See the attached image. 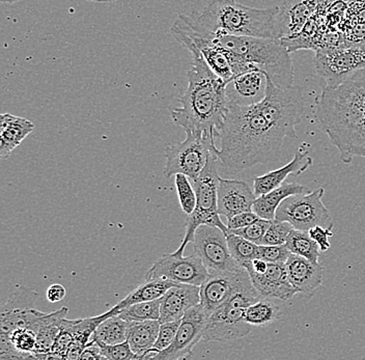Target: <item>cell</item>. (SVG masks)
Segmentation results:
<instances>
[{
	"instance_id": "6da1fadb",
	"label": "cell",
	"mask_w": 365,
	"mask_h": 360,
	"mask_svg": "<svg viewBox=\"0 0 365 360\" xmlns=\"http://www.w3.org/2000/svg\"><path fill=\"white\" fill-rule=\"evenodd\" d=\"M285 135L271 124L257 104L230 103L221 130L218 158L228 175L276 160Z\"/></svg>"
},
{
	"instance_id": "7a4b0ae2",
	"label": "cell",
	"mask_w": 365,
	"mask_h": 360,
	"mask_svg": "<svg viewBox=\"0 0 365 360\" xmlns=\"http://www.w3.org/2000/svg\"><path fill=\"white\" fill-rule=\"evenodd\" d=\"M316 106L317 123L339 150L342 163L365 158V68L339 86H323Z\"/></svg>"
},
{
	"instance_id": "3957f363",
	"label": "cell",
	"mask_w": 365,
	"mask_h": 360,
	"mask_svg": "<svg viewBox=\"0 0 365 360\" xmlns=\"http://www.w3.org/2000/svg\"><path fill=\"white\" fill-rule=\"evenodd\" d=\"M192 56L188 71V86L180 98V105L170 115L185 131L220 138L228 105L227 81L217 76L205 63L200 50L191 42L182 43Z\"/></svg>"
},
{
	"instance_id": "277c9868",
	"label": "cell",
	"mask_w": 365,
	"mask_h": 360,
	"mask_svg": "<svg viewBox=\"0 0 365 360\" xmlns=\"http://www.w3.org/2000/svg\"><path fill=\"white\" fill-rule=\"evenodd\" d=\"M278 6L257 9L235 0H210L200 12L191 13V21L214 34L255 38H278Z\"/></svg>"
},
{
	"instance_id": "5b68a950",
	"label": "cell",
	"mask_w": 365,
	"mask_h": 360,
	"mask_svg": "<svg viewBox=\"0 0 365 360\" xmlns=\"http://www.w3.org/2000/svg\"><path fill=\"white\" fill-rule=\"evenodd\" d=\"M209 34L214 43L255 69L262 71L278 88L294 86L293 61L282 38L238 36L211 31Z\"/></svg>"
},
{
	"instance_id": "8992f818",
	"label": "cell",
	"mask_w": 365,
	"mask_h": 360,
	"mask_svg": "<svg viewBox=\"0 0 365 360\" xmlns=\"http://www.w3.org/2000/svg\"><path fill=\"white\" fill-rule=\"evenodd\" d=\"M219 158L217 152H211L204 170L194 180L193 187L196 193V206L186 222V232L180 247L173 252L175 257H184L185 248L192 242L198 227L212 225L228 234L227 225L222 222L218 212V187L220 175L218 170Z\"/></svg>"
},
{
	"instance_id": "52a82bcc",
	"label": "cell",
	"mask_w": 365,
	"mask_h": 360,
	"mask_svg": "<svg viewBox=\"0 0 365 360\" xmlns=\"http://www.w3.org/2000/svg\"><path fill=\"white\" fill-rule=\"evenodd\" d=\"M261 298L251 280L244 284L207 317L202 341L228 343L247 336L251 325L245 321L246 311Z\"/></svg>"
},
{
	"instance_id": "ba28073f",
	"label": "cell",
	"mask_w": 365,
	"mask_h": 360,
	"mask_svg": "<svg viewBox=\"0 0 365 360\" xmlns=\"http://www.w3.org/2000/svg\"><path fill=\"white\" fill-rule=\"evenodd\" d=\"M264 118L284 134L285 138H296V126L304 115L302 91L294 84L289 88L276 86L268 78V88L264 100L257 103Z\"/></svg>"
},
{
	"instance_id": "9c48e42d",
	"label": "cell",
	"mask_w": 365,
	"mask_h": 360,
	"mask_svg": "<svg viewBox=\"0 0 365 360\" xmlns=\"http://www.w3.org/2000/svg\"><path fill=\"white\" fill-rule=\"evenodd\" d=\"M186 140L166 148L163 170L166 178L182 174L194 181L204 170L211 152L218 154L216 136L190 131H186Z\"/></svg>"
},
{
	"instance_id": "30bf717a",
	"label": "cell",
	"mask_w": 365,
	"mask_h": 360,
	"mask_svg": "<svg viewBox=\"0 0 365 360\" xmlns=\"http://www.w3.org/2000/svg\"><path fill=\"white\" fill-rule=\"evenodd\" d=\"M325 189L318 188L302 195L285 198L276 211L275 220L287 221L300 231H309L316 225L332 229L334 221L323 202Z\"/></svg>"
},
{
	"instance_id": "8fae6325",
	"label": "cell",
	"mask_w": 365,
	"mask_h": 360,
	"mask_svg": "<svg viewBox=\"0 0 365 360\" xmlns=\"http://www.w3.org/2000/svg\"><path fill=\"white\" fill-rule=\"evenodd\" d=\"M317 74L326 86H339L351 75L365 68V44H342L341 46L321 48L314 59Z\"/></svg>"
},
{
	"instance_id": "7c38bea8",
	"label": "cell",
	"mask_w": 365,
	"mask_h": 360,
	"mask_svg": "<svg viewBox=\"0 0 365 360\" xmlns=\"http://www.w3.org/2000/svg\"><path fill=\"white\" fill-rule=\"evenodd\" d=\"M227 234L212 225L197 227L192 241L194 252L205 264L207 271H240L242 269L232 254L227 243Z\"/></svg>"
},
{
	"instance_id": "4fadbf2b",
	"label": "cell",
	"mask_w": 365,
	"mask_h": 360,
	"mask_svg": "<svg viewBox=\"0 0 365 360\" xmlns=\"http://www.w3.org/2000/svg\"><path fill=\"white\" fill-rule=\"evenodd\" d=\"M209 274L200 257L194 252L188 257L164 254L148 269L145 280L168 279L178 284L202 286Z\"/></svg>"
},
{
	"instance_id": "5bb4252c",
	"label": "cell",
	"mask_w": 365,
	"mask_h": 360,
	"mask_svg": "<svg viewBox=\"0 0 365 360\" xmlns=\"http://www.w3.org/2000/svg\"><path fill=\"white\" fill-rule=\"evenodd\" d=\"M207 314L197 304L182 317L175 341L170 347L155 355L152 359H184L192 354L193 348L202 341Z\"/></svg>"
},
{
	"instance_id": "9a60e30c",
	"label": "cell",
	"mask_w": 365,
	"mask_h": 360,
	"mask_svg": "<svg viewBox=\"0 0 365 360\" xmlns=\"http://www.w3.org/2000/svg\"><path fill=\"white\" fill-rule=\"evenodd\" d=\"M246 269L240 271H209L207 279L200 286V304L210 316L217 307L223 304L232 294L250 282Z\"/></svg>"
},
{
	"instance_id": "2e32d148",
	"label": "cell",
	"mask_w": 365,
	"mask_h": 360,
	"mask_svg": "<svg viewBox=\"0 0 365 360\" xmlns=\"http://www.w3.org/2000/svg\"><path fill=\"white\" fill-rule=\"evenodd\" d=\"M319 0H284L278 6V38H293L303 31L319 10Z\"/></svg>"
},
{
	"instance_id": "e0dca14e",
	"label": "cell",
	"mask_w": 365,
	"mask_h": 360,
	"mask_svg": "<svg viewBox=\"0 0 365 360\" xmlns=\"http://www.w3.org/2000/svg\"><path fill=\"white\" fill-rule=\"evenodd\" d=\"M268 88V77L261 70H251L232 77L227 83L228 102L251 106L262 102Z\"/></svg>"
},
{
	"instance_id": "ac0fdd59",
	"label": "cell",
	"mask_w": 365,
	"mask_h": 360,
	"mask_svg": "<svg viewBox=\"0 0 365 360\" xmlns=\"http://www.w3.org/2000/svg\"><path fill=\"white\" fill-rule=\"evenodd\" d=\"M248 273L253 286L262 297L287 302L298 294L289 282L285 264L269 263L264 273Z\"/></svg>"
},
{
	"instance_id": "d6986e66",
	"label": "cell",
	"mask_w": 365,
	"mask_h": 360,
	"mask_svg": "<svg viewBox=\"0 0 365 360\" xmlns=\"http://www.w3.org/2000/svg\"><path fill=\"white\" fill-rule=\"evenodd\" d=\"M255 190L247 183L238 180L222 179L218 187V212L228 218L242 212L252 211Z\"/></svg>"
},
{
	"instance_id": "ffe728a7",
	"label": "cell",
	"mask_w": 365,
	"mask_h": 360,
	"mask_svg": "<svg viewBox=\"0 0 365 360\" xmlns=\"http://www.w3.org/2000/svg\"><path fill=\"white\" fill-rule=\"evenodd\" d=\"M200 303V286L177 284L162 296L159 322L181 320L185 314Z\"/></svg>"
},
{
	"instance_id": "44dd1931",
	"label": "cell",
	"mask_w": 365,
	"mask_h": 360,
	"mask_svg": "<svg viewBox=\"0 0 365 360\" xmlns=\"http://www.w3.org/2000/svg\"><path fill=\"white\" fill-rule=\"evenodd\" d=\"M287 275L298 293L302 295H314L323 284L324 268L319 263H312L305 257L291 254L285 262Z\"/></svg>"
},
{
	"instance_id": "7402d4cb",
	"label": "cell",
	"mask_w": 365,
	"mask_h": 360,
	"mask_svg": "<svg viewBox=\"0 0 365 360\" xmlns=\"http://www.w3.org/2000/svg\"><path fill=\"white\" fill-rule=\"evenodd\" d=\"M314 161L309 156V151L303 145L300 149L297 150L293 160L285 164L282 168L272 172L267 173L266 175L255 177L253 179V190L255 195H266L273 189L277 188L284 183L285 180L289 175H299L307 172L308 168H312Z\"/></svg>"
},
{
	"instance_id": "603a6c76",
	"label": "cell",
	"mask_w": 365,
	"mask_h": 360,
	"mask_svg": "<svg viewBox=\"0 0 365 360\" xmlns=\"http://www.w3.org/2000/svg\"><path fill=\"white\" fill-rule=\"evenodd\" d=\"M34 130V123L21 116L4 113L0 118V157L8 158Z\"/></svg>"
},
{
	"instance_id": "cb8c5ba5",
	"label": "cell",
	"mask_w": 365,
	"mask_h": 360,
	"mask_svg": "<svg viewBox=\"0 0 365 360\" xmlns=\"http://www.w3.org/2000/svg\"><path fill=\"white\" fill-rule=\"evenodd\" d=\"M68 312V307H61L53 313L44 314L40 325L36 329V359H48V355L53 348L57 336L61 332L66 317Z\"/></svg>"
},
{
	"instance_id": "d4e9b609",
	"label": "cell",
	"mask_w": 365,
	"mask_h": 360,
	"mask_svg": "<svg viewBox=\"0 0 365 360\" xmlns=\"http://www.w3.org/2000/svg\"><path fill=\"white\" fill-rule=\"evenodd\" d=\"M309 192L307 187L298 183H284L266 195L255 198L252 211L264 220H275L276 211L285 198Z\"/></svg>"
},
{
	"instance_id": "484cf974",
	"label": "cell",
	"mask_w": 365,
	"mask_h": 360,
	"mask_svg": "<svg viewBox=\"0 0 365 360\" xmlns=\"http://www.w3.org/2000/svg\"><path fill=\"white\" fill-rule=\"evenodd\" d=\"M160 326L159 320L143 321V322L130 323L127 341L130 347L141 359H147L148 352L154 346L158 337Z\"/></svg>"
},
{
	"instance_id": "4316f807",
	"label": "cell",
	"mask_w": 365,
	"mask_h": 360,
	"mask_svg": "<svg viewBox=\"0 0 365 360\" xmlns=\"http://www.w3.org/2000/svg\"><path fill=\"white\" fill-rule=\"evenodd\" d=\"M178 282L168 279H153L145 280V284H140L134 289L129 295L125 296L124 299L120 300L118 304L114 305L113 309L116 314L135 303L152 302L159 299L166 293L171 287L177 284Z\"/></svg>"
},
{
	"instance_id": "83f0119b",
	"label": "cell",
	"mask_w": 365,
	"mask_h": 360,
	"mask_svg": "<svg viewBox=\"0 0 365 360\" xmlns=\"http://www.w3.org/2000/svg\"><path fill=\"white\" fill-rule=\"evenodd\" d=\"M344 16V38L349 44H365V0H350Z\"/></svg>"
},
{
	"instance_id": "f1b7e54d",
	"label": "cell",
	"mask_w": 365,
	"mask_h": 360,
	"mask_svg": "<svg viewBox=\"0 0 365 360\" xmlns=\"http://www.w3.org/2000/svg\"><path fill=\"white\" fill-rule=\"evenodd\" d=\"M129 327L130 322L118 317V314H113L98 326L91 336V341L106 345L123 343L127 341Z\"/></svg>"
},
{
	"instance_id": "f546056e",
	"label": "cell",
	"mask_w": 365,
	"mask_h": 360,
	"mask_svg": "<svg viewBox=\"0 0 365 360\" xmlns=\"http://www.w3.org/2000/svg\"><path fill=\"white\" fill-rule=\"evenodd\" d=\"M282 318V309L271 298L262 297L246 311L245 321L251 326L270 324Z\"/></svg>"
},
{
	"instance_id": "4dcf8cb0",
	"label": "cell",
	"mask_w": 365,
	"mask_h": 360,
	"mask_svg": "<svg viewBox=\"0 0 365 360\" xmlns=\"http://www.w3.org/2000/svg\"><path fill=\"white\" fill-rule=\"evenodd\" d=\"M285 245L292 254L305 257L312 263H319L321 250L318 243L312 240L308 232L293 229V231L289 232Z\"/></svg>"
},
{
	"instance_id": "1f68e13d",
	"label": "cell",
	"mask_w": 365,
	"mask_h": 360,
	"mask_svg": "<svg viewBox=\"0 0 365 360\" xmlns=\"http://www.w3.org/2000/svg\"><path fill=\"white\" fill-rule=\"evenodd\" d=\"M162 297L152 302L135 303L118 313V317L127 322H143V321L159 320Z\"/></svg>"
},
{
	"instance_id": "d6a6232c",
	"label": "cell",
	"mask_w": 365,
	"mask_h": 360,
	"mask_svg": "<svg viewBox=\"0 0 365 360\" xmlns=\"http://www.w3.org/2000/svg\"><path fill=\"white\" fill-rule=\"evenodd\" d=\"M227 237L230 254L241 267L259 257V245L232 232H228Z\"/></svg>"
},
{
	"instance_id": "836d02e7",
	"label": "cell",
	"mask_w": 365,
	"mask_h": 360,
	"mask_svg": "<svg viewBox=\"0 0 365 360\" xmlns=\"http://www.w3.org/2000/svg\"><path fill=\"white\" fill-rule=\"evenodd\" d=\"M175 183L181 208L184 213L190 215L196 206V193L194 187L189 182V178L182 174L175 175Z\"/></svg>"
},
{
	"instance_id": "e575fe53",
	"label": "cell",
	"mask_w": 365,
	"mask_h": 360,
	"mask_svg": "<svg viewBox=\"0 0 365 360\" xmlns=\"http://www.w3.org/2000/svg\"><path fill=\"white\" fill-rule=\"evenodd\" d=\"M181 322L182 319L181 320L173 321V322L162 323L160 326L158 337H157L154 346L148 352L147 359H152L155 355L170 347L173 341H175Z\"/></svg>"
},
{
	"instance_id": "d590c367",
	"label": "cell",
	"mask_w": 365,
	"mask_h": 360,
	"mask_svg": "<svg viewBox=\"0 0 365 360\" xmlns=\"http://www.w3.org/2000/svg\"><path fill=\"white\" fill-rule=\"evenodd\" d=\"M294 227L287 221L271 220L270 225L262 239V245H284L287 243L289 232Z\"/></svg>"
},
{
	"instance_id": "8d00e7d4",
	"label": "cell",
	"mask_w": 365,
	"mask_h": 360,
	"mask_svg": "<svg viewBox=\"0 0 365 360\" xmlns=\"http://www.w3.org/2000/svg\"><path fill=\"white\" fill-rule=\"evenodd\" d=\"M96 343V341H95ZM101 350L103 359L108 360H133L141 359L139 355L132 351L129 341H125L123 343L115 345H106V344L96 343Z\"/></svg>"
},
{
	"instance_id": "74e56055",
	"label": "cell",
	"mask_w": 365,
	"mask_h": 360,
	"mask_svg": "<svg viewBox=\"0 0 365 360\" xmlns=\"http://www.w3.org/2000/svg\"><path fill=\"white\" fill-rule=\"evenodd\" d=\"M271 220H264V218H259L255 222L251 223L248 227H242V229L232 230L228 232L239 235L243 238L247 239L251 242L255 243L257 245H262V239H264V234L270 225Z\"/></svg>"
},
{
	"instance_id": "f35d334b",
	"label": "cell",
	"mask_w": 365,
	"mask_h": 360,
	"mask_svg": "<svg viewBox=\"0 0 365 360\" xmlns=\"http://www.w3.org/2000/svg\"><path fill=\"white\" fill-rule=\"evenodd\" d=\"M292 252L287 245H259V259L268 263L285 264Z\"/></svg>"
},
{
	"instance_id": "ab89813d",
	"label": "cell",
	"mask_w": 365,
	"mask_h": 360,
	"mask_svg": "<svg viewBox=\"0 0 365 360\" xmlns=\"http://www.w3.org/2000/svg\"><path fill=\"white\" fill-rule=\"evenodd\" d=\"M308 234L312 237V240L318 243L321 252H326L329 250L331 247L329 238L333 236L332 229L322 227V225H316L308 231Z\"/></svg>"
},
{
	"instance_id": "60d3db41",
	"label": "cell",
	"mask_w": 365,
	"mask_h": 360,
	"mask_svg": "<svg viewBox=\"0 0 365 360\" xmlns=\"http://www.w3.org/2000/svg\"><path fill=\"white\" fill-rule=\"evenodd\" d=\"M259 218L261 217L253 211L242 212V213L236 214V215L227 220L228 232L248 227V225L255 222Z\"/></svg>"
},
{
	"instance_id": "b9f144b4",
	"label": "cell",
	"mask_w": 365,
	"mask_h": 360,
	"mask_svg": "<svg viewBox=\"0 0 365 360\" xmlns=\"http://www.w3.org/2000/svg\"><path fill=\"white\" fill-rule=\"evenodd\" d=\"M66 295H67V290L63 284H59L50 286L48 288L47 293H46L48 302L51 303L61 302L66 297Z\"/></svg>"
},
{
	"instance_id": "7bdbcfd3",
	"label": "cell",
	"mask_w": 365,
	"mask_h": 360,
	"mask_svg": "<svg viewBox=\"0 0 365 360\" xmlns=\"http://www.w3.org/2000/svg\"><path fill=\"white\" fill-rule=\"evenodd\" d=\"M79 359H104L101 354L99 346L91 341L88 347L84 349Z\"/></svg>"
},
{
	"instance_id": "ee69618b",
	"label": "cell",
	"mask_w": 365,
	"mask_h": 360,
	"mask_svg": "<svg viewBox=\"0 0 365 360\" xmlns=\"http://www.w3.org/2000/svg\"><path fill=\"white\" fill-rule=\"evenodd\" d=\"M88 1L100 2V4H108V2H115L118 1V0H88Z\"/></svg>"
},
{
	"instance_id": "f6af8a7d",
	"label": "cell",
	"mask_w": 365,
	"mask_h": 360,
	"mask_svg": "<svg viewBox=\"0 0 365 360\" xmlns=\"http://www.w3.org/2000/svg\"><path fill=\"white\" fill-rule=\"evenodd\" d=\"M0 1H1L2 4H16V2L21 1V0H0Z\"/></svg>"
}]
</instances>
